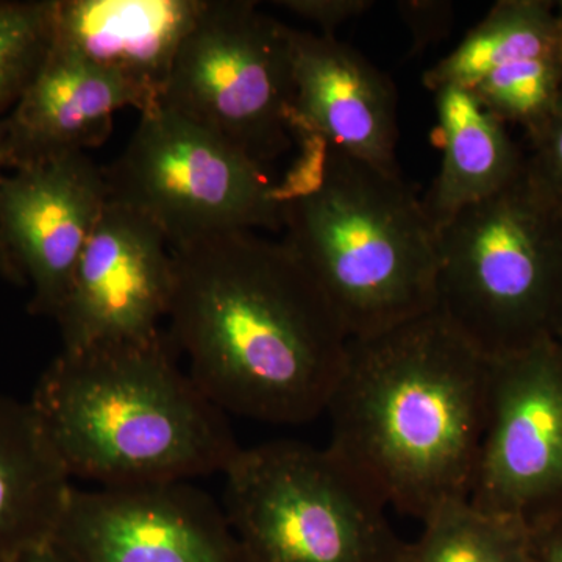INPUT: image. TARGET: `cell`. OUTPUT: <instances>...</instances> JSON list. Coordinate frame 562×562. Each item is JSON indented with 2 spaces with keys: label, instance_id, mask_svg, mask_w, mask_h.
Returning <instances> with one entry per match:
<instances>
[{
  "label": "cell",
  "instance_id": "ffe728a7",
  "mask_svg": "<svg viewBox=\"0 0 562 562\" xmlns=\"http://www.w3.org/2000/svg\"><path fill=\"white\" fill-rule=\"evenodd\" d=\"M52 18L54 0H0V116L16 105L49 55Z\"/></svg>",
  "mask_w": 562,
  "mask_h": 562
},
{
  "label": "cell",
  "instance_id": "7402d4cb",
  "mask_svg": "<svg viewBox=\"0 0 562 562\" xmlns=\"http://www.w3.org/2000/svg\"><path fill=\"white\" fill-rule=\"evenodd\" d=\"M397 11L412 35L414 54L439 43L453 27L454 7L446 0H406L397 3Z\"/></svg>",
  "mask_w": 562,
  "mask_h": 562
},
{
  "label": "cell",
  "instance_id": "44dd1931",
  "mask_svg": "<svg viewBox=\"0 0 562 562\" xmlns=\"http://www.w3.org/2000/svg\"><path fill=\"white\" fill-rule=\"evenodd\" d=\"M530 146L531 154L525 157L528 176L562 205V92L549 121L530 140Z\"/></svg>",
  "mask_w": 562,
  "mask_h": 562
},
{
  "label": "cell",
  "instance_id": "5bb4252c",
  "mask_svg": "<svg viewBox=\"0 0 562 562\" xmlns=\"http://www.w3.org/2000/svg\"><path fill=\"white\" fill-rule=\"evenodd\" d=\"M292 131L312 132L362 162L402 176L397 92L386 74L336 36L291 29Z\"/></svg>",
  "mask_w": 562,
  "mask_h": 562
},
{
  "label": "cell",
  "instance_id": "ac0fdd59",
  "mask_svg": "<svg viewBox=\"0 0 562 562\" xmlns=\"http://www.w3.org/2000/svg\"><path fill=\"white\" fill-rule=\"evenodd\" d=\"M442 162L422 201L435 227L519 179L525 157L508 125L460 87L435 91Z\"/></svg>",
  "mask_w": 562,
  "mask_h": 562
},
{
  "label": "cell",
  "instance_id": "4316f807",
  "mask_svg": "<svg viewBox=\"0 0 562 562\" xmlns=\"http://www.w3.org/2000/svg\"><path fill=\"white\" fill-rule=\"evenodd\" d=\"M557 16H558V24H560L561 46H562V0H561V2H557Z\"/></svg>",
  "mask_w": 562,
  "mask_h": 562
},
{
  "label": "cell",
  "instance_id": "9c48e42d",
  "mask_svg": "<svg viewBox=\"0 0 562 562\" xmlns=\"http://www.w3.org/2000/svg\"><path fill=\"white\" fill-rule=\"evenodd\" d=\"M469 502L535 528L562 514V339L492 360Z\"/></svg>",
  "mask_w": 562,
  "mask_h": 562
},
{
  "label": "cell",
  "instance_id": "8992f818",
  "mask_svg": "<svg viewBox=\"0 0 562 562\" xmlns=\"http://www.w3.org/2000/svg\"><path fill=\"white\" fill-rule=\"evenodd\" d=\"M222 475L224 513L250 562L398 560L387 506L328 447L260 443Z\"/></svg>",
  "mask_w": 562,
  "mask_h": 562
},
{
  "label": "cell",
  "instance_id": "5b68a950",
  "mask_svg": "<svg viewBox=\"0 0 562 562\" xmlns=\"http://www.w3.org/2000/svg\"><path fill=\"white\" fill-rule=\"evenodd\" d=\"M438 232L435 312L490 360L562 339V205L530 179Z\"/></svg>",
  "mask_w": 562,
  "mask_h": 562
},
{
  "label": "cell",
  "instance_id": "7c38bea8",
  "mask_svg": "<svg viewBox=\"0 0 562 562\" xmlns=\"http://www.w3.org/2000/svg\"><path fill=\"white\" fill-rule=\"evenodd\" d=\"M109 202L105 169L87 154L16 169L0 181V241L32 288L33 316L54 319Z\"/></svg>",
  "mask_w": 562,
  "mask_h": 562
},
{
  "label": "cell",
  "instance_id": "8fae6325",
  "mask_svg": "<svg viewBox=\"0 0 562 562\" xmlns=\"http://www.w3.org/2000/svg\"><path fill=\"white\" fill-rule=\"evenodd\" d=\"M54 542L77 562H250L224 508L188 483L74 486Z\"/></svg>",
  "mask_w": 562,
  "mask_h": 562
},
{
  "label": "cell",
  "instance_id": "3957f363",
  "mask_svg": "<svg viewBox=\"0 0 562 562\" xmlns=\"http://www.w3.org/2000/svg\"><path fill=\"white\" fill-rule=\"evenodd\" d=\"M172 349L162 331L50 362L29 402L70 480L114 490L225 472L241 447Z\"/></svg>",
  "mask_w": 562,
  "mask_h": 562
},
{
  "label": "cell",
  "instance_id": "cb8c5ba5",
  "mask_svg": "<svg viewBox=\"0 0 562 562\" xmlns=\"http://www.w3.org/2000/svg\"><path fill=\"white\" fill-rule=\"evenodd\" d=\"M530 535L536 562H562V514L531 528Z\"/></svg>",
  "mask_w": 562,
  "mask_h": 562
},
{
  "label": "cell",
  "instance_id": "52a82bcc",
  "mask_svg": "<svg viewBox=\"0 0 562 562\" xmlns=\"http://www.w3.org/2000/svg\"><path fill=\"white\" fill-rule=\"evenodd\" d=\"M110 199L149 220L171 249L228 232H279V183L227 139L176 111H143L105 169Z\"/></svg>",
  "mask_w": 562,
  "mask_h": 562
},
{
  "label": "cell",
  "instance_id": "603a6c76",
  "mask_svg": "<svg viewBox=\"0 0 562 562\" xmlns=\"http://www.w3.org/2000/svg\"><path fill=\"white\" fill-rule=\"evenodd\" d=\"M273 5L290 11L299 20L312 22L321 35L335 36L341 25L372 9V0H281Z\"/></svg>",
  "mask_w": 562,
  "mask_h": 562
},
{
  "label": "cell",
  "instance_id": "277c9868",
  "mask_svg": "<svg viewBox=\"0 0 562 562\" xmlns=\"http://www.w3.org/2000/svg\"><path fill=\"white\" fill-rule=\"evenodd\" d=\"M279 183L283 239L350 339L435 312L438 232L403 181L294 128Z\"/></svg>",
  "mask_w": 562,
  "mask_h": 562
},
{
  "label": "cell",
  "instance_id": "6da1fadb",
  "mask_svg": "<svg viewBox=\"0 0 562 562\" xmlns=\"http://www.w3.org/2000/svg\"><path fill=\"white\" fill-rule=\"evenodd\" d=\"M168 336L225 414L301 425L327 409L350 338L284 241L228 232L173 247Z\"/></svg>",
  "mask_w": 562,
  "mask_h": 562
},
{
  "label": "cell",
  "instance_id": "d4e9b609",
  "mask_svg": "<svg viewBox=\"0 0 562 562\" xmlns=\"http://www.w3.org/2000/svg\"><path fill=\"white\" fill-rule=\"evenodd\" d=\"M7 160H5V124L3 117L0 120V181L5 177ZM0 276L10 283L18 284V286H25L24 277L14 265L13 258L10 257L9 251L3 247L0 241Z\"/></svg>",
  "mask_w": 562,
  "mask_h": 562
},
{
  "label": "cell",
  "instance_id": "4fadbf2b",
  "mask_svg": "<svg viewBox=\"0 0 562 562\" xmlns=\"http://www.w3.org/2000/svg\"><path fill=\"white\" fill-rule=\"evenodd\" d=\"M435 92L460 87L503 124L536 135L562 92L557 2L502 0L424 76Z\"/></svg>",
  "mask_w": 562,
  "mask_h": 562
},
{
  "label": "cell",
  "instance_id": "e0dca14e",
  "mask_svg": "<svg viewBox=\"0 0 562 562\" xmlns=\"http://www.w3.org/2000/svg\"><path fill=\"white\" fill-rule=\"evenodd\" d=\"M70 482L31 402L0 394V562L54 541Z\"/></svg>",
  "mask_w": 562,
  "mask_h": 562
},
{
  "label": "cell",
  "instance_id": "ba28073f",
  "mask_svg": "<svg viewBox=\"0 0 562 562\" xmlns=\"http://www.w3.org/2000/svg\"><path fill=\"white\" fill-rule=\"evenodd\" d=\"M158 103L265 168L295 144L291 27L257 2L205 0Z\"/></svg>",
  "mask_w": 562,
  "mask_h": 562
},
{
  "label": "cell",
  "instance_id": "7a4b0ae2",
  "mask_svg": "<svg viewBox=\"0 0 562 562\" xmlns=\"http://www.w3.org/2000/svg\"><path fill=\"white\" fill-rule=\"evenodd\" d=\"M492 360L431 312L350 339L331 392L328 449L395 512L424 522L469 501Z\"/></svg>",
  "mask_w": 562,
  "mask_h": 562
},
{
  "label": "cell",
  "instance_id": "484cf974",
  "mask_svg": "<svg viewBox=\"0 0 562 562\" xmlns=\"http://www.w3.org/2000/svg\"><path fill=\"white\" fill-rule=\"evenodd\" d=\"M18 562H77L66 553L58 543L54 541L44 543V546L36 547L20 558Z\"/></svg>",
  "mask_w": 562,
  "mask_h": 562
},
{
  "label": "cell",
  "instance_id": "2e32d148",
  "mask_svg": "<svg viewBox=\"0 0 562 562\" xmlns=\"http://www.w3.org/2000/svg\"><path fill=\"white\" fill-rule=\"evenodd\" d=\"M205 0H54L52 46L105 70L158 105Z\"/></svg>",
  "mask_w": 562,
  "mask_h": 562
},
{
  "label": "cell",
  "instance_id": "d6986e66",
  "mask_svg": "<svg viewBox=\"0 0 562 562\" xmlns=\"http://www.w3.org/2000/svg\"><path fill=\"white\" fill-rule=\"evenodd\" d=\"M403 542L397 562H536L530 528L476 508L469 501L442 506Z\"/></svg>",
  "mask_w": 562,
  "mask_h": 562
},
{
  "label": "cell",
  "instance_id": "9a60e30c",
  "mask_svg": "<svg viewBox=\"0 0 562 562\" xmlns=\"http://www.w3.org/2000/svg\"><path fill=\"white\" fill-rule=\"evenodd\" d=\"M151 109L140 92L105 70L52 46L5 124L7 169L87 154L113 131L116 111Z\"/></svg>",
  "mask_w": 562,
  "mask_h": 562
},
{
  "label": "cell",
  "instance_id": "30bf717a",
  "mask_svg": "<svg viewBox=\"0 0 562 562\" xmlns=\"http://www.w3.org/2000/svg\"><path fill=\"white\" fill-rule=\"evenodd\" d=\"M172 291L168 239L138 211L110 199L54 317L63 350L157 338Z\"/></svg>",
  "mask_w": 562,
  "mask_h": 562
}]
</instances>
